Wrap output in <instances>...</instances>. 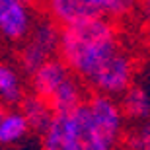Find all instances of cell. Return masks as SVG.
<instances>
[{"label":"cell","mask_w":150,"mask_h":150,"mask_svg":"<svg viewBox=\"0 0 150 150\" xmlns=\"http://www.w3.org/2000/svg\"><path fill=\"white\" fill-rule=\"evenodd\" d=\"M59 59L96 94L123 96L134 80V57L109 20H90L61 29Z\"/></svg>","instance_id":"obj_1"},{"label":"cell","mask_w":150,"mask_h":150,"mask_svg":"<svg viewBox=\"0 0 150 150\" xmlns=\"http://www.w3.org/2000/svg\"><path fill=\"white\" fill-rule=\"evenodd\" d=\"M31 76V94L39 96L55 113H70L84 103V84L70 72V68L55 57L43 62Z\"/></svg>","instance_id":"obj_2"},{"label":"cell","mask_w":150,"mask_h":150,"mask_svg":"<svg viewBox=\"0 0 150 150\" xmlns=\"http://www.w3.org/2000/svg\"><path fill=\"white\" fill-rule=\"evenodd\" d=\"M45 12L57 28L90 20H123L137 10L139 0H43Z\"/></svg>","instance_id":"obj_3"},{"label":"cell","mask_w":150,"mask_h":150,"mask_svg":"<svg viewBox=\"0 0 150 150\" xmlns=\"http://www.w3.org/2000/svg\"><path fill=\"white\" fill-rule=\"evenodd\" d=\"M84 127V134H96L117 146L125 133V115L115 98L103 94H92L76 109Z\"/></svg>","instance_id":"obj_4"},{"label":"cell","mask_w":150,"mask_h":150,"mask_svg":"<svg viewBox=\"0 0 150 150\" xmlns=\"http://www.w3.org/2000/svg\"><path fill=\"white\" fill-rule=\"evenodd\" d=\"M59 37L61 28H57L51 20L35 22L28 37L20 43V68L31 74L43 62L55 59L59 53Z\"/></svg>","instance_id":"obj_5"},{"label":"cell","mask_w":150,"mask_h":150,"mask_svg":"<svg viewBox=\"0 0 150 150\" xmlns=\"http://www.w3.org/2000/svg\"><path fill=\"white\" fill-rule=\"evenodd\" d=\"M76 109L53 115L49 127L41 133V150H76L80 146L84 127Z\"/></svg>","instance_id":"obj_6"},{"label":"cell","mask_w":150,"mask_h":150,"mask_svg":"<svg viewBox=\"0 0 150 150\" xmlns=\"http://www.w3.org/2000/svg\"><path fill=\"white\" fill-rule=\"evenodd\" d=\"M35 23L31 4L23 0H0V39L22 43Z\"/></svg>","instance_id":"obj_7"},{"label":"cell","mask_w":150,"mask_h":150,"mask_svg":"<svg viewBox=\"0 0 150 150\" xmlns=\"http://www.w3.org/2000/svg\"><path fill=\"white\" fill-rule=\"evenodd\" d=\"M23 96H25V86L18 67L8 61H0V105H20Z\"/></svg>","instance_id":"obj_8"},{"label":"cell","mask_w":150,"mask_h":150,"mask_svg":"<svg viewBox=\"0 0 150 150\" xmlns=\"http://www.w3.org/2000/svg\"><path fill=\"white\" fill-rule=\"evenodd\" d=\"M20 111L25 117V121L29 125V131L35 133H43L45 129L49 127L51 119L55 115V111L51 109V105L45 100H41L35 94H25L23 96L22 103H20Z\"/></svg>","instance_id":"obj_9"},{"label":"cell","mask_w":150,"mask_h":150,"mask_svg":"<svg viewBox=\"0 0 150 150\" xmlns=\"http://www.w3.org/2000/svg\"><path fill=\"white\" fill-rule=\"evenodd\" d=\"M29 133V125L20 107H6L0 119V146H12L23 140Z\"/></svg>","instance_id":"obj_10"},{"label":"cell","mask_w":150,"mask_h":150,"mask_svg":"<svg viewBox=\"0 0 150 150\" xmlns=\"http://www.w3.org/2000/svg\"><path fill=\"white\" fill-rule=\"evenodd\" d=\"M121 111L125 119H134V121H150V94L140 86H131V88L121 96Z\"/></svg>","instance_id":"obj_11"},{"label":"cell","mask_w":150,"mask_h":150,"mask_svg":"<svg viewBox=\"0 0 150 150\" xmlns=\"http://www.w3.org/2000/svg\"><path fill=\"white\" fill-rule=\"evenodd\" d=\"M129 150H150V121L140 123L129 137Z\"/></svg>","instance_id":"obj_12"},{"label":"cell","mask_w":150,"mask_h":150,"mask_svg":"<svg viewBox=\"0 0 150 150\" xmlns=\"http://www.w3.org/2000/svg\"><path fill=\"white\" fill-rule=\"evenodd\" d=\"M76 150H115V146L100 137H96V134H84L82 142Z\"/></svg>","instance_id":"obj_13"},{"label":"cell","mask_w":150,"mask_h":150,"mask_svg":"<svg viewBox=\"0 0 150 150\" xmlns=\"http://www.w3.org/2000/svg\"><path fill=\"white\" fill-rule=\"evenodd\" d=\"M144 8H146V12L150 14V0H144Z\"/></svg>","instance_id":"obj_14"},{"label":"cell","mask_w":150,"mask_h":150,"mask_svg":"<svg viewBox=\"0 0 150 150\" xmlns=\"http://www.w3.org/2000/svg\"><path fill=\"white\" fill-rule=\"evenodd\" d=\"M4 109H6L4 105H0V119H2V115H4Z\"/></svg>","instance_id":"obj_15"},{"label":"cell","mask_w":150,"mask_h":150,"mask_svg":"<svg viewBox=\"0 0 150 150\" xmlns=\"http://www.w3.org/2000/svg\"><path fill=\"white\" fill-rule=\"evenodd\" d=\"M23 2H28V4H31V2H33V0H23Z\"/></svg>","instance_id":"obj_16"}]
</instances>
